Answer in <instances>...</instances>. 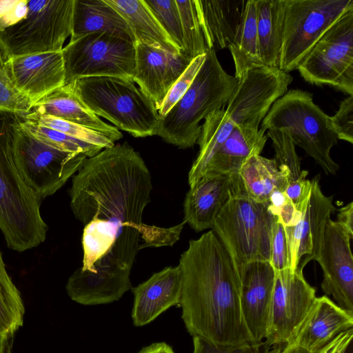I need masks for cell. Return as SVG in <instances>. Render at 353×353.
<instances>
[{
  "instance_id": "obj_23",
  "label": "cell",
  "mask_w": 353,
  "mask_h": 353,
  "mask_svg": "<svg viewBox=\"0 0 353 353\" xmlns=\"http://www.w3.org/2000/svg\"><path fill=\"white\" fill-rule=\"evenodd\" d=\"M30 112L83 125L102 134L114 143L123 137L116 127L103 121L80 101L72 83L57 88L41 97L33 104Z\"/></svg>"
},
{
  "instance_id": "obj_6",
  "label": "cell",
  "mask_w": 353,
  "mask_h": 353,
  "mask_svg": "<svg viewBox=\"0 0 353 353\" xmlns=\"http://www.w3.org/2000/svg\"><path fill=\"white\" fill-rule=\"evenodd\" d=\"M261 128L282 130L303 149L327 174H336L339 165L330 155L337 144L330 117L313 101L312 94L294 89L279 98L261 122Z\"/></svg>"
},
{
  "instance_id": "obj_41",
  "label": "cell",
  "mask_w": 353,
  "mask_h": 353,
  "mask_svg": "<svg viewBox=\"0 0 353 353\" xmlns=\"http://www.w3.org/2000/svg\"><path fill=\"white\" fill-rule=\"evenodd\" d=\"M332 125L338 139L353 143V95L343 99L339 110L330 117Z\"/></svg>"
},
{
  "instance_id": "obj_16",
  "label": "cell",
  "mask_w": 353,
  "mask_h": 353,
  "mask_svg": "<svg viewBox=\"0 0 353 353\" xmlns=\"http://www.w3.org/2000/svg\"><path fill=\"white\" fill-rule=\"evenodd\" d=\"M352 239L341 225L328 219L313 260L319 263L323 270V291L331 295L337 305L353 314Z\"/></svg>"
},
{
  "instance_id": "obj_8",
  "label": "cell",
  "mask_w": 353,
  "mask_h": 353,
  "mask_svg": "<svg viewBox=\"0 0 353 353\" xmlns=\"http://www.w3.org/2000/svg\"><path fill=\"white\" fill-rule=\"evenodd\" d=\"M74 0L28 1L26 17L0 31L10 56L59 52L72 31Z\"/></svg>"
},
{
  "instance_id": "obj_12",
  "label": "cell",
  "mask_w": 353,
  "mask_h": 353,
  "mask_svg": "<svg viewBox=\"0 0 353 353\" xmlns=\"http://www.w3.org/2000/svg\"><path fill=\"white\" fill-rule=\"evenodd\" d=\"M86 158L84 154L43 143L24 130L20 121L14 143L15 163L24 182L41 200L61 188Z\"/></svg>"
},
{
  "instance_id": "obj_48",
  "label": "cell",
  "mask_w": 353,
  "mask_h": 353,
  "mask_svg": "<svg viewBox=\"0 0 353 353\" xmlns=\"http://www.w3.org/2000/svg\"><path fill=\"white\" fill-rule=\"evenodd\" d=\"M7 339L0 334V353H4Z\"/></svg>"
},
{
  "instance_id": "obj_38",
  "label": "cell",
  "mask_w": 353,
  "mask_h": 353,
  "mask_svg": "<svg viewBox=\"0 0 353 353\" xmlns=\"http://www.w3.org/2000/svg\"><path fill=\"white\" fill-rule=\"evenodd\" d=\"M159 25L181 51L183 48L182 28L176 0H143Z\"/></svg>"
},
{
  "instance_id": "obj_39",
  "label": "cell",
  "mask_w": 353,
  "mask_h": 353,
  "mask_svg": "<svg viewBox=\"0 0 353 353\" xmlns=\"http://www.w3.org/2000/svg\"><path fill=\"white\" fill-rule=\"evenodd\" d=\"M205 59V54L192 60L189 65L172 85L158 110L163 117L187 92Z\"/></svg>"
},
{
  "instance_id": "obj_15",
  "label": "cell",
  "mask_w": 353,
  "mask_h": 353,
  "mask_svg": "<svg viewBox=\"0 0 353 353\" xmlns=\"http://www.w3.org/2000/svg\"><path fill=\"white\" fill-rule=\"evenodd\" d=\"M301 213L297 223L285 228L288 248L289 269L303 270L313 260L319 247L324 226L336 210L333 197L325 196L315 177L307 180L299 203L296 206Z\"/></svg>"
},
{
  "instance_id": "obj_2",
  "label": "cell",
  "mask_w": 353,
  "mask_h": 353,
  "mask_svg": "<svg viewBox=\"0 0 353 353\" xmlns=\"http://www.w3.org/2000/svg\"><path fill=\"white\" fill-rule=\"evenodd\" d=\"M181 318L192 336L219 345L256 344L241 312V281L212 230L189 245L180 257Z\"/></svg>"
},
{
  "instance_id": "obj_17",
  "label": "cell",
  "mask_w": 353,
  "mask_h": 353,
  "mask_svg": "<svg viewBox=\"0 0 353 353\" xmlns=\"http://www.w3.org/2000/svg\"><path fill=\"white\" fill-rule=\"evenodd\" d=\"M274 280L275 271L265 261L248 263L240 276L241 312L256 344H263L268 332Z\"/></svg>"
},
{
  "instance_id": "obj_44",
  "label": "cell",
  "mask_w": 353,
  "mask_h": 353,
  "mask_svg": "<svg viewBox=\"0 0 353 353\" xmlns=\"http://www.w3.org/2000/svg\"><path fill=\"white\" fill-rule=\"evenodd\" d=\"M353 329L341 332L313 353H353Z\"/></svg>"
},
{
  "instance_id": "obj_28",
  "label": "cell",
  "mask_w": 353,
  "mask_h": 353,
  "mask_svg": "<svg viewBox=\"0 0 353 353\" xmlns=\"http://www.w3.org/2000/svg\"><path fill=\"white\" fill-rule=\"evenodd\" d=\"M239 177L245 195L268 205L276 192L285 191L288 176L281 171L274 159L257 154L248 159L241 167Z\"/></svg>"
},
{
  "instance_id": "obj_1",
  "label": "cell",
  "mask_w": 353,
  "mask_h": 353,
  "mask_svg": "<svg viewBox=\"0 0 353 353\" xmlns=\"http://www.w3.org/2000/svg\"><path fill=\"white\" fill-rule=\"evenodd\" d=\"M151 174L128 143L114 145L85 159L72 176L70 208L83 225L82 266L65 290L84 305L111 303L132 290L130 274L143 248L173 245L185 222L160 228L145 224Z\"/></svg>"
},
{
  "instance_id": "obj_31",
  "label": "cell",
  "mask_w": 353,
  "mask_h": 353,
  "mask_svg": "<svg viewBox=\"0 0 353 353\" xmlns=\"http://www.w3.org/2000/svg\"><path fill=\"white\" fill-rule=\"evenodd\" d=\"M228 48L234 63V77L239 81L249 70L263 65L259 52L256 0L245 1L234 39Z\"/></svg>"
},
{
  "instance_id": "obj_22",
  "label": "cell",
  "mask_w": 353,
  "mask_h": 353,
  "mask_svg": "<svg viewBox=\"0 0 353 353\" xmlns=\"http://www.w3.org/2000/svg\"><path fill=\"white\" fill-rule=\"evenodd\" d=\"M352 329L353 314L322 296L316 298L290 343L313 353L341 332Z\"/></svg>"
},
{
  "instance_id": "obj_24",
  "label": "cell",
  "mask_w": 353,
  "mask_h": 353,
  "mask_svg": "<svg viewBox=\"0 0 353 353\" xmlns=\"http://www.w3.org/2000/svg\"><path fill=\"white\" fill-rule=\"evenodd\" d=\"M246 0H194L209 50L226 48L233 41Z\"/></svg>"
},
{
  "instance_id": "obj_11",
  "label": "cell",
  "mask_w": 353,
  "mask_h": 353,
  "mask_svg": "<svg viewBox=\"0 0 353 353\" xmlns=\"http://www.w3.org/2000/svg\"><path fill=\"white\" fill-rule=\"evenodd\" d=\"M297 70L310 84L353 95V8L323 34Z\"/></svg>"
},
{
  "instance_id": "obj_27",
  "label": "cell",
  "mask_w": 353,
  "mask_h": 353,
  "mask_svg": "<svg viewBox=\"0 0 353 353\" xmlns=\"http://www.w3.org/2000/svg\"><path fill=\"white\" fill-rule=\"evenodd\" d=\"M114 8L128 23L135 43L179 54L143 0H105Z\"/></svg>"
},
{
  "instance_id": "obj_9",
  "label": "cell",
  "mask_w": 353,
  "mask_h": 353,
  "mask_svg": "<svg viewBox=\"0 0 353 353\" xmlns=\"http://www.w3.org/2000/svg\"><path fill=\"white\" fill-rule=\"evenodd\" d=\"M351 8L353 0H285L279 68L288 73L297 70L323 34Z\"/></svg>"
},
{
  "instance_id": "obj_4",
  "label": "cell",
  "mask_w": 353,
  "mask_h": 353,
  "mask_svg": "<svg viewBox=\"0 0 353 353\" xmlns=\"http://www.w3.org/2000/svg\"><path fill=\"white\" fill-rule=\"evenodd\" d=\"M238 83L234 76L223 68L216 51L208 50L187 92L160 118L156 135L180 148L193 147L201 133L200 121L228 103Z\"/></svg>"
},
{
  "instance_id": "obj_13",
  "label": "cell",
  "mask_w": 353,
  "mask_h": 353,
  "mask_svg": "<svg viewBox=\"0 0 353 353\" xmlns=\"http://www.w3.org/2000/svg\"><path fill=\"white\" fill-rule=\"evenodd\" d=\"M293 77L262 65L247 72L229 99L225 112L234 125L259 129L272 105L288 90Z\"/></svg>"
},
{
  "instance_id": "obj_37",
  "label": "cell",
  "mask_w": 353,
  "mask_h": 353,
  "mask_svg": "<svg viewBox=\"0 0 353 353\" xmlns=\"http://www.w3.org/2000/svg\"><path fill=\"white\" fill-rule=\"evenodd\" d=\"M23 117L26 120L36 124L61 132L77 139L101 147L103 149L114 145V142L102 134L70 121L31 112L23 114Z\"/></svg>"
},
{
  "instance_id": "obj_45",
  "label": "cell",
  "mask_w": 353,
  "mask_h": 353,
  "mask_svg": "<svg viewBox=\"0 0 353 353\" xmlns=\"http://www.w3.org/2000/svg\"><path fill=\"white\" fill-rule=\"evenodd\" d=\"M337 221L348 235L353 238V202L351 201L347 205L338 210Z\"/></svg>"
},
{
  "instance_id": "obj_47",
  "label": "cell",
  "mask_w": 353,
  "mask_h": 353,
  "mask_svg": "<svg viewBox=\"0 0 353 353\" xmlns=\"http://www.w3.org/2000/svg\"><path fill=\"white\" fill-rule=\"evenodd\" d=\"M263 353H309L303 348L300 347L297 345L293 343H288L287 345L266 348Z\"/></svg>"
},
{
  "instance_id": "obj_3",
  "label": "cell",
  "mask_w": 353,
  "mask_h": 353,
  "mask_svg": "<svg viewBox=\"0 0 353 353\" xmlns=\"http://www.w3.org/2000/svg\"><path fill=\"white\" fill-rule=\"evenodd\" d=\"M21 116L0 110V230L8 247L19 252L39 245L48 230L41 215V199L24 182L15 163Z\"/></svg>"
},
{
  "instance_id": "obj_40",
  "label": "cell",
  "mask_w": 353,
  "mask_h": 353,
  "mask_svg": "<svg viewBox=\"0 0 353 353\" xmlns=\"http://www.w3.org/2000/svg\"><path fill=\"white\" fill-rule=\"evenodd\" d=\"M270 263L276 272L289 268L288 248L285 228L275 218L272 226Z\"/></svg>"
},
{
  "instance_id": "obj_36",
  "label": "cell",
  "mask_w": 353,
  "mask_h": 353,
  "mask_svg": "<svg viewBox=\"0 0 353 353\" xmlns=\"http://www.w3.org/2000/svg\"><path fill=\"white\" fill-rule=\"evenodd\" d=\"M21 125L39 141L59 150L82 153L87 157H92L103 150L101 147L83 142L61 132L26 120L23 114Z\"/></svg>"
},
{
  "instance_id": "obj_42",
  "label": "cell",
  "mask_w": 353,
  "mask_h": 353,
  "mask_svg": "<svg viewBox=\"0 0 353 353\" xmlns=\"http://www.w3.org/2000/svg\"><path fill=\"white\" fill-rule=\"evenodd\" d=\"M193 353H263V344L248 346L219 345L200 337H193Z\"/></svg>"
},
{
  "instance_id": "obj_19",
  "label": "cell",
  "mask_w": 353,
  "mask_h": 353,
  "mask_svg": "<svg viewBox=\"0 0 353 353\" xmlns=\"http://www.w3.org/2000/svg\"><path fill=\"white\" fill-rule=\"evenodd\" d=\"M133 81L153 101L157 111L167 93L189 65L191 59L145 44L135 43Z\"/></svg>"
},
{
  "instance_id": "obj_29",
  "label": "cell",
  "mask_w": 353,
  "mask_h": 353,
  "mask_svg": "<svg viewBox=\"0 0 353 353\" xmlns=\"http://www.w3.org/2000/svg\"><path fill=\"white\" fill-rule=\"evenodd\" d=\"M259 52L263 65L279 68L285 0H256Z\"/></svg>"
},
{
  "instance_id": "obj_5",
  "label": "cell",
  "mask_w": 353,
  "mask_h": 353,
  "mask_svg": "<svg viewBox=\"0 0 353 353\" xmlns=\"http://www.w3.org/2000/svg\"><path fill=\"white\" fill-rule=\"evenodd\" d=\"M80 101L95 115L134 137L156 135L160 117L151 99L132 80L92 77L72 83Z\"/></svg>"
},
{
  "instance_id": "obj_33",
  "label": "cell",
  "mask_w": 353,
  "mask_h": 353,
  "mask_svg": "<svg viewBox=\"0 0 353 353\" xmlns=\"http://www.w3.org/2000/svg\"><path fill=\"white\" fill-rule=\"evenodd\" d=\"M24 314L21 294L7 272L0 252V334L11 338L23 325Z\"/></svg>"
},
{
  "instance_id": "obj_10",
  "label": "cell",
  "mask_w": 353,
  "mask_h": 353,
  "mask_svg": "<svg viewBox=\"0 0 353 353\" xmlns=\"http://www.w3.org/2000/svg\"><path fill=\"white\" fill-rule=\"evenodd\" d=\"M134 43L103 32L70 40L61 50L65 84L92 77H118L133 81Z\"/></svg>"
},
{
  "instance_id": "obj_14",
  "label": "cell",
  "mask_w": 353,
  "mask_h": 353,
  "mask_svg": "<svg viewBox=\"0 0 353 353\" xmlns=\"http://www.w3.org/2000/svg\"><path fill=\"white\" fill-rule=\"evenodd\" d=\"M316 290L305 279L303 270L275 271L268 348L290 343L315 301Z\"/></svg>"
},
{
  "instance_id": "obj_35",
  "label": "cell",
  "mask_w": 353,
  "mask_h": 353,
  "mask_svg": "<svg viewBox=\"0 0 353 353\" xmlns=\"http://www.w3.org/2000/svg\"><path fill=\"white\" fill-rule=\"evenodd\" d=\"M10 59V54L0 41V110L26 114L31 110L33 103L17 88Z\"/></svg>"
},
{
  "instance_id": "obj_20",
  "label": "cell",
  "mask_w": 353,
  "mask_h": 353,
  "mask_svg": "<svg viewBox=\"0 0 353 353\" xmlns=\"http://www.w3.org/2000/svg\"><path fill=\"white\" fill-rule=\"evenodd\" d=\"M10 62L17 88L33 104L65 85L62 51L10 56Z\"/></svg>"
},
{
  "instance_id": "obj_25",
  "label": "cell",
  "mask_w": 353,
  "mask_h": 353,
  "mask_svg": "<svg viewBox=\"0 0 353 353\" xmlns=\"http://www.w3.org/2000/svg\"><path fill=\"white\" fill-rule=\"evenodd\" d=\"M263 128L254 129L234 125L232 131L212 157L205 175H239L245 162L254 155L260 154L268 140Z\"/></svg>"
},
{
  "instance_id": "obj_7",
  "label": "cell",
  "mask_w": 353,
  "mask_h": 353,
  "mask_svg": "<svg viewBox=\"0 0 353 353\" xmlns=\"http://www.w3.org/2000/svg\"><path fill=\"white\" fill-rule=\"evenodd\" d=\"M275 218L268 205L243 194L232 196L216 216L212 230L228 251L239 278L248 263L270 262Z\"/></svg>"
},
{
  "instance_id": "obj_34",
  "label": "cell",
  "mask_w": 353,
  "mask_h": 353,
  "mask_svg": "<svg viewBox=\"0 0 353 353\" xmlns=\"http://www.w3.org/2000/svg\"><path fill=\"white\" fill-rule=\"evenodd\" d=\"M179 11L183 48L181 54L192 60L209 50L201 29L194 0H176Z\"/></svg>"
},
{
  "instance_id": "obj_21",
  "label": "cell",
  "mask_w": 353,
  "mask_h": 353,
  "mask_svg": "<svg viewBox=\"0 0 353 353\" xmlns=\"http://www.w3.org/2000/svg\"><path fill=\"white\" fill-rule=\"evenodd\" d=\"M134 302L133 324H149L170 307L180 305L182 275L179 267L169 266L154 273L148 279L132 288Z\"/></svg>"
},
{
  "instance_id": "obj_32",
  "label": "cell",
  "mask_w": 353,
  "mask_h": 353,
  "mask_svg": "<svg viewBox=\"0 0 353 353\" xmlns=\"http://www.w3.org/2000/svg\"><path fill=\"white\" fill-rule=\"evenodd\" d=\"M267 136L272 139L275 151L274 159L279 168L288 176L285 192L296 206L303 195L308 172L301 169V161L296 152L295 145L285 131L270 129Z\"/></svg>"
},
{
  "instance_id": "obj_18",
  "label": "cell",
  "mask_w": 353,
  "mask_h": 353,
  "mask_svg": "<svg viewBox=\"0 0 353 353\" xmlns=\"http://www.w3.org/2000/svg\"><path fill=\"white\" fill-rule=\"evenodd\" d=\"M237 194H245L239 174L205 175L186 193L183 221L196 232L212 229L221 208Z\"/></svg>"
},
{
  "instance_id": "obj_30",
  "label": "cell",
  "mask_w": 353,
  "mask_h": 353,
  "mask_svg": "<svg viewBox=\"0 0 353 353\" xmlns=\"http://www.w3.org/2000/svg\"><path fill=\"white\" fill-rule=\"evenodd\" d=\"M234 127L225 110L219 109L210 113L201 125L197 143L199 145L198 155L188 173L190 188L201 179L208 165Z\"/></svg>"
},
{
  "instance_id": "obj_26",
  "label": "cell",
  "mask_w": 353,
  "mask_h": 353,
  "mask_svg": "<svg viewBox=\"0 0 353 353\" xmlns=\"http://www.w3.org/2000/svg\"><path fill=\"white\" fill-rule=\"evenodd\" d=\"M94 32L135 43L125 19L105 0H74L70 40Z\"/></svg>"
},
{
  "instance_id": "obj_46",
  "label": "cell",
  "mask_w": 353,
  "mask_h": 353,
  "mask_svg": "<svg viewBox=\"0 0 353 353\" xmlns=\"http://www.w3.org/2000/svg\"><path fill=\"white\" fill-rule=\"evenodd\" d=\"M137 353H175L171 346L164 342L154 343L143 347Z\"/></svg>"
},
{
  "instance_id": "obj_43",
  "label": "cell",
  "mask_w": 353,
  "mask_h": 353,
  "mask_svg": "<svg viewBox=\"0 0 353 353\" xmlns=\"http://www.w3.org/2000/svg\"><path fill=\"white\" fill-rule=\"evenodd\" d=\"M27 0H0V31L23 19L28 12Z\"/></svg>"
}]
</instances>
